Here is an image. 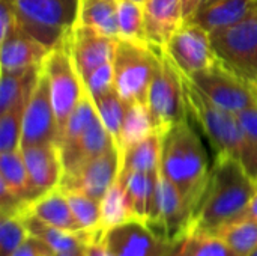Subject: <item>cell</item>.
Here are the masks:
<instances>
[{
  "label": "cell",
  "mask_w": 257,
  "mask_h": 256,
  "mask_svg": "<svg viewBox=\"0 0 257 256\" xmlns=\"http://www.w3.org/2000/svg\"><path fill=\"white\" fill-rule=\"evenodd\" d=\"M256 192V180L238 158L215 155L205 192L193 211L190 232L218 235L247 214Z\"/></svg>",
  "instance_id": "cell-1"
},
{
  "label": "cell",
  "mask_w": 257,
  "mask_h": 256,
  "mask_svg": "<svg viewBox=\"0 0 257 256\" xmlns=\"http://www.w3.org/2000/svg\"><path fill=\"white\" fill-rule=\"evenodd\" d=\"M161 137L160 170L194 211L211 172L202 139L187 118L172 125Z\"/></svg>",
  "instance_id": "cell-2"
},
{
  "label": "cell",
  "mask_w": 257,
  "mask_h": 256,
  "mask_svg": "<svg viewBox=\"0 0 257 256\" xmlns=\"http://www.w3.org/2000/svg\"><path fill=\"white\" fill-rule=\"evenodd\" d=\"M182 86L187 112L203 130L215 155L238 158L257 181V149L248 142L236 113L214 104L185 74H182Z\"/></svg>",
  "instance_id": "cell-3"
},
{
  "label": "cell",
  "mask_w": 257,
  "mask_h": 256,
  "mask_svg": "<svg viewBox=\"0 0 257 256\" xmlns=\"http://www.w3.org/2000/svg\"><path fill=\"white\" fill-rule=\"evenodd\" d=\"M21 30L53 50L71 35L81 0H8Z\"/></svg>",
  "instance_id": "cell-4"
},
{
  "label": "cell",
  "mask_w": 257,
  "mask_h": 256,
  "mask_svg": "<svg viewBox=\"0 0 257 256\" xmlns=\"http://www.w3.org/2000/svg\"><path fill=\"white\" fill-rule=\"evenodd\" d=\"M161 48L146 41L117 39L113 59L114 88L126 104L148 101Z\"/></svg>",
  "instance_id": "cell-5"
},
{
  "label": "cell",
  "mask_w": 257,
  "mask_h": 256,
  "mask_svg": "<svg viewBox=\"0 0 257 256\" xmlns=\"http://www.w3.org/2000/svg\"><path fill=\"white\" fill-rule=\"evenodd\" d=\"M221 65L247 83L257 80V5L241 21L209 33Z\"/></svg>",
  "instance_id": "cell-6"
},
{
  "label": "cell",
  "mask_w": 257,
  "mask_h": 256,
  "mask_svg": "<svg viewBox=\"0 0 257 256\" xmlns=\"http://www.w3.org/2000/svg\"><path fill=\"white\" fill-rule=\"evenodd\" d=\"M69 36L60 45L54 47L42 63V69L48 78L51 103L57 119L59 139L71 113L74 112L86 91L72 59Z\"/></svg>",
  "instance_id": "cell-7"
},
{
  "label": "cell",
  "mask_w": 257,
  "mask_h": 256,
  "mask_svg": "<svg viewBox=\"0 0 257 256\" xmlns=\"http://www.w3.org/2000/svg\"><path fill=\"white\" fill-rule=\"evenodd\" d=\"M148 107L158 133L187 118L182 72L173 63L166 48H161L158 65L148 92Z\"/></svg>",
  "instance_id": "cell-8"
},
{
  "label": "cell",
  "mask_w": 257,
  "mask_h": 256,
  "mask_svg": "<svg viewBox=\"0 0 257 256\" xmlns=\"http://www.w3.org/2000/svg\"><path fill=\"white\" fill-rule=\"evenodd\" d=\"M191 217V207L185 202L175 184L160 170L149 217L146 220L148 226L160 238L175 244L190 234Z\"/></svg>",
  "instance_id": "cell-9"
},
{
  "label": "cell",
  "mask_w": 257,
  "mask_h": 256,
  "mask_svg": "<svg viewBox=\"0 0 257 256\" xmlns=\"http://www.w3.org/2000/svg\"><path fill=\"white\" fill-rule=\"evenodd\" d=\"M188 78L214 104L229 112L239 113L256 104L250 83L238 77L220 62H217L211 68L191 74Z\"/></svg>",
  "instance_id": "cell-10"
},
{
  "label": "cell",
  "mask_w": 257,
  "mask_h": 256,
  "mask_svg": "<svg viewBox=\"0 0 257 256\" xmlns=\"http://www.w3.org/2000/svg\"><path fill=\"white\" fill-rule=\"evenodd\" d=\"M164 48L178 69L188 77L218 62L209 32L190 20H184Z\"/></svg>",
  "instance_id": "cell-11"
},
{
  "label": "cell",
  "mask_w": 257,
  "mask_h": 256,
  "mask_svg": "<svg viewBox=\"0 0 257 256\" xmlns=\"http://www.w3.org/2000/svg\"><path fill=\"white\" fill-rule=\"evenodd\" d=\"M120 170V152L117 146L87 160L69 174H63L60 189L63 192H80L101 201L114 184Z\"/></svg>",
  "instance_id": "cell-12"
},
{
  "label": "cell",
  "mask_w": 257,
  "mask_h": 256,
  "mask_svg": "<svg viewBox=\"0 0 257 256\" xmlns=\"http://www.w3.org/2000/svg\"><path fill=\"white\" fill-rule=\"evenodd\" d=\"M57 139H59V127L51 103L48 78L44 69L41 68L38 81L24 110L20 148L48 143V142L57 143Z\"/></svg>",
  "instance_id": "cell-13"
},
{
  "label": "cell",
  "mask_w": 257,
  "mask_h": 256,
  "mask_svg": "<svg viewBox=\"0 0 257 256\" xmlns=\"http://www.w3.org/2000/svg\"><path fill=\"white\" fill-rule=\"evenodd\" d=\"M104 243L114 256H166L173 246L137 219L108 229Z\"/></svg>",
  "instance_id": "cell-14"
},
{
  "label": "cell",
  "mask_w": 257,
  "mask_h": 256,
  "mask_svg": "<svg viewBox=\"0 0 257 256\" xmlns=\"http://www.w3.org/2000/svg\"><path fill=\"white\" fill-rule=\"evenodd\" d=\"M117 39L105 36L95 29L77 23L69 36L75 68L83 78L98 66L113 62Z\"/></svg>",
  "instance_id": "cell-15"
},
{
  "label": "cell",
  "mask_w": 257,
  "mask_h": 256,
  "mask_svg": "<svg viewBox=\"0 0 257 256\" xmlns=\"http://www.w3.org/2000/svg\"><path fill=\"white\" fill-rule=\"evenodd\" d=\"M114 139L104 127L102 121L95 119L77 139L59 145L63 174H69L87 160L114 148Z\"/></svg>",
  "instance_id": "cell-16"
},
{
  "label": "cell",
  "mask_w": 257,
  "mask_h": 256,
  "mask_svg": "<svg viewBox=\"0 0 257 256\" xmlns=\"http://www.w3.org/2000/svg\"><path fill=\"white\" fill-rule=\"evenodd\" d=\"M20 149L32 183L39 192L47 193L60 186L63 166L60 148L56 142L23 146Z\"/></svg>",
  "instance_id": "cell-17"
},
{
  "label": "cell",
  "mask_w": 257,
  "mask_h": 256,
  "mask_svg": "<svg viewBox=\"0 0 257 256\" xmlns=\"http://www.w3.org/2000/svg\"><path fill=\"white\" fill-rule=\"evenodd\" d=\"M143 9L146 41L164 48L184 23L182 0H146Z\"/></svg>",
  "instance_id": "cell-18"
},
{
  "label": "cell",
  "mask_w": 257,
  "mask_h": 256,
  "mask_svg": "<svg viewBox=\"0 0 257 256\" xmlns=\"http://www.w3.org/2000/svg\"><path fill=\"white\" fill-rule=\"evenodd\" d=\"M50 51V48L20 30L2 39V72H17L32 66H41Z\"/></svg>",
  "instance_id": "cell-19"
},
{
  "label": "cell",
  "mask_w": 257,
  "mask_h": 256,
  "mask_svg": "<svg viewBox=\"0 0 257 256\" xmlns=\"http://www.w3.org/2000/svg\"><path fill=\"white\" fill-rule=\"evenodd\" d=\"M256 5L257 0H203L188 20L211 33L241 21Z\"/></svg>",
  "instance_id": "cell-20"
},
{
  "label": "cell",
  "mask_w": 257,
  "mask_h": 256,
  "mask_svg": "<svg viewBox=\"0 0 257 256\" xmlns=\"http://www.w3.org/2000/svg\"><path fill=\"white\" fill-rule=\"evenodd\" d=\"M26 214H32V216L38 217L39 220H42L51 226L65 229V231L84 232V231H81L78 222L75 220V217L71 211V207L68 204L66 195L60 187L44 193L36 201H33L30 204V207L27 208Z\"/></svg>",
  "instance_id": "cell-21"
},
{
  "label": "cell",
  "mask_w": 257,
  "mask_h": 256,
  "mask_svg": "<svg viewBox=\"0 0 257 256\" xmlns=\"http://www.w3.org/2000/svg\"><path fill=\"white\" fill-rule=\"evenodd\" d=\"M161 133L155 131L120 151L119 174L157 170L161 161Z\"/></svg>",
  "instance_id": "cell-22"
},
{
  "label": "cell",
  "mask_w": 257,
  "mask_h": 256,
  "mask_svg": "<svg viewBox=\"0 0 257 256\" xmlns=\"http://www.w3.org/2000/svg\"><path fill=\"white\" fill-rule=\"evenodd\" d=\"M0 180L17 192L29 204V207L33 201L44 195L32 183L21 149L0 152Z\"/></svg>",
  "instance_id": "cell-23"
},
{
  "label": "cell",
  "mask_w": 257,
  "mask_h": 256,
  "mask_svg": "<svg viewBox=\"0 0 257 256\" xmlns=\"http://www.w3.org/2000/svg\"><path fill=\"white\" fill-rule=\"evenodd\" d=\"M41 66H32L17 72H2L0 84V112H9L18 104L27 101L38 81Z\"/></svg>",
  "instance_id": "cell-24"
},
{
  "label": "cell",
  "mask_w": 257,
  "mask_h": 256,
  "mask_svg": "<svg viewBox=\"0 0 257 256\" xmlns=\"http://www.w3.org/2000/svg\"><path fill=\"white\" fill-rule=\"evenodd\" d=\"M96 32L119 39L117 0H81L78 21Z\"/></svg>",
  "instance_id": "cell-25"
},
{
  "label": "cell",
  "mask_w": 257,
  "mask_h": 256,
  "mask_svg": "<svg viewBox=\"0 0 257 256\" xmlns=\"http://www.w3.org/2000/svg\"><path fill=\"white\" fill-rule=\"evenodd\" d=\"M155 125L148 107V103H134L128 104L126 113L123 118L120 139L117 143L119 152L125 148L131 146L133 143L148 137L149 134L155 133Z\"/></svg>",
  "instance_id": "cell-26"
},
{
  "label": "cell",
  "mask_w": 257,
  "mask_h": 256,
  "mask_svg": "<svg viewBox=\"0 0 257 256\" xmlns=\"http://www.w3.org/2000/svg\"><path fill=\"white\" fill-rule=\"evenodd\" d=\"M134 219L136 217L131 210L125 187L122 181L116 180L101 199V226L104 232H107L108 229Z\"/></svg>",
  "instance_id": "cell-27"
},
{
  "label": "cell",
  "mask_w": 257,
  "mask_h": 256,
  "mask_svg": "<svg viewBox=\"0 0 257 256\" xmlns=\"http://www.w3.org/2000/svg\"><path fill=\"white\" fill-rule=\"evenodd\" d=\"M92 101L96 107L99 119L102 121L104 127L108 130V133L113 136L114 143L117 146L128 104L122 100V97L119 95L114 86L102 94L92 97Z\"/></svg>",
  "instance_id": "cell-28"
},
{
  "label": "cell",
  "mask_w": 257,
  "mask_h": 256,
  "mask_svg": "<svg viewBox=\"0 0 257 256\" xmlns=\"http://www.w3.org/2000/svg\"><path fill=\"white\" fill-rule=\"evenodd\" d=\"M218 237H221L238 256H248L257 249V219L245 214L229 223Z\"/></svg>",
  "instance_id": "cell-29"
},
{
  "label": "cell",
  "mask_w": 257,
  "mask_h": 256,
  "mask_svg": "<svg viewBox=\"0 0 257 256\" xmlns=\"http://www.w3.org/2000/svg\"><path fill=\"white\" fill-rule=\"evenodd\" d=\"M65 195L81 231L104 237L105 232L101 226V201L80 192H65Z\"/></svg>",
  "instance_id": "cell-30"
},
{
  "label": "cell",
  "mask_w": 257,
  "mask_h": 256,
  "mask_svg": "<svg viewBox=\"0 0 257 256\" xmlns=\"http://www.w3.org/2000/svg\"><path fill=\"white\" fill-rule=\"evenodd\" d=\"M117 26L120 39L146 41L143 5L130 0H117Z\"/></svg>",
  "instance_id": "cell-31"
},
{
  "label": "cell",
  "mask_w": 257,
  "mask_h": 256,
  "mask_svg": "<svg viewBox=\"0 0 257 256\" xmlns=\"http://www.w3.org/2000/svg\"><path fill=\"white\" fill-rule=\"evenodd\" d=\"M98 118L99 116H98L96 107H95V104L92 101V97L89 95L87 91H84V95L81 97L80 103L77 104V107L71 113L57 145H62V143H66V142H71V140L77 139Z\"/></svg>",
  "instance_id": "cell-32"
},
{
  "label": "cell",
  "mask_w": 257,
  "mask_h": 256,
  "mask_svg": "<svg viewBox=\"0 0 257 256\" xmlns=\"http://www.w3.org/2000/svg\"><path fill=\"white\" fill-rule=\"evenodd\" d=\"M27 101L18 104L9 112L2 113L0 116V152L20 149L23 118H24Z\"/></svg>",
  "instance_id": "cell-33"
},
{
  "label": "cell",
  "mask_w": 257,
  "mask_h": 256,
  "mask_svg": "<svg viewBox=\"0 0 257 256\" xmlns=\"http://www.w3.org/2000/svg\"><path fill=\"white\" fill-rule=\"evenodd\" d=\"M30 235L23 217L6 216L0 220V256H11Z\"/></svg>",
  "instance_id": "cell-34"
},
{
  "label": "cell",
  "mask_w": 257,
  "mask_h": 256,
  "mask_svg": "<svg viewBox=\"0 0 257 256\" xmlns=\"http://www.w3.org/2000/svg\"><path fill=\"white\" fill-rule=\"evenodd\" d=\"M193 234V232H191ZM193 256H238L218 235L193 234Z\"/></svg>",
  "instance_id": "cell-35"
},
{
  "label": "cell",
  "mask_w": 257,
  "mask_h": 256,
  "mask_svg": "<svg viewBox=\"0 0 257 256\" xmlns=\"http://www.w3.org/2000/svg\"><path fill=\"white\" fill-rule=\"evenodd\" d=\"M84 89L89 92L90 97H95L98 94L105 92L107 89L114 86V71H113V62L104 63L84 75L81 78Z\"/></svg>",
  "instance_id": "cell-36"
},
{
  "label": "cell",
  "mask_w": 257,
  "mask_h": 256,
  "mask_svg": "<svg viewBox=\"0 0 257 256\" xmlns=\"http://www.w3.org/2000/svg\"><path fill=\"white\" fill-rule=\"evenodd\" d=\"M20 30L21 26L15 11L8 0H0V39H6Z\"/></svg>",
  "instance_id": "cell-37"
},
{
  "label": "cell",
  "mask_w": 257,
  "mask_h": 256,
  "mask_svg": "<svg viewBox=\"0 0 257 256\" xmlns=\"http://www.w3.org/2000/svg\"><path fill=\"white\" fill-rule=\"evenodd\" d=\"M54 250L35 235H29L26 241L11 256H53Z\"/></svg>",
  "instance_id": "cell-38"
},
{
  "label": "cell",
  "mask_w": 257,
  "mask_h": 256,
  "mask_svg": "<svg viewBox=\"0 0 257 256\" xmlns=\"http://www.w3.org/2000/svg\"><path fill=\"white\" fill-rule=\"evenodd\" d=\"M236 116L248 142L257 149V104L236 113Z\"/></svg>",
  "instance_id": "cell-39"
},
{
  "label": "cell",
  "mask_w": 257,
  "mask_h": 256,
  "mask_svg": "<svg viewBox=\"0 0 257 256\" xmlns=\"http://www.w3.org/2000/svg\"><path fill=\"white\" fill-rule=\"evenodd\" d=\"M166 256H193V234L190 232L175 243Z\"/></svg>",
  "instance_id": "cell-40"
},
{
  "label": "cell",
  "mask_w": 257,
  "mask_h": 256,
  "mask_svg": "<svg viewBox=\"0 0 257 256\" xmlns=\"http://www.w3.org/2000/svg\"><path fill=\"white\" fill-rule=\"evenodd\" d=\"M86 256H114L108 247L105 246L104 243V238L102 240H95L92 243L87 244L86 247Z\"/></svg>",
  "instance_id": "cell-41"
},
{
  "label": "cell",
  "mask_w": 257,
  "mask_h": 256,
  "mask_svg": "<svg viewBox=\"0 0 257 256\" xmlns=\"http://www.w3.org/2000/svg\"><path fill=\"white\" fill-rule=\"evenodd\" d=\"M203 0H182V12H184V20H188L194 11L199 8V5L202 3Z\"/></svg>",
  "instance_id": "cell-42"
},
{
  "label": "cell",
  "mask_w": 257,
  "mask_h": 256,
  "mask_svg": "<svg viewBox=\"0 0 257 256\" xmlns=\"http://www.w3.org/2000/svg\"><path fill=\"white\" fill-rule=\"evenodd\" d=\"M247 216H251V217H256L257 219V192L256 195H254V198H253V201H251V204H250V207H248Z\"/></svg>",
  "instance_id": "cell-43"
},
{
  "label": "cell",
  "mask_w": 257,
  "mask_h": 256,
  "mask_svg": "<svg viewBox=\"0 0 257 256\" xmlns=\"http://www.w3.org/2000/svg\"><path fill=\"white\" fill-rule=\"evenodd\" d=\"M53 256H86V249L77 252H54Z\"/></svg>",
  "instance_id": "cell-44"
},
{
  "label": "cell",
  "mask_w": 257,
  "mask_h": 256,
  "mask_svg": "<svg viewBox=\"0 0 257 256\" xmlns=\"http://www.w3.org/2000/svg\"><path fill=\"white\" fill-rule=\"evenodd\" d=\"M250 86H251V91H253V95H254V100H256L257 104V80L253 81V83H250Z\"/></svg>",
  "instance_id": "cell-45"
},
{
  "label": "cell",
  "mask_w": 257,
  "mask_h": 256,
  "mask_svg": "<svg viewBox=\"0 0 257 256\" xmlns=\"http://www.w3.org/2000/svg\"><path fill=\"white\" fill-rule=\"evenodd\" d=\"M130 2H136V3H140V5H145L146 0H130Z\"/></svg>",
  "instance_id": "cell-46"
},
{
  "label": "cell",
  "mask_w": 257,
  "mask_h": 256,
  "mask_svg": "<svg viewBox=\"0 0 257 256\" xmlns=\"http://www.w3.org/2000/svg\"><path fill=\"white\" fill-rule=\"evenodd\" d=\"M248 256H257V249L256 250H254V252H253V253H250V255Z\"/></svg>",
  "instance_id": "cell-47"
},
{
  "label": "cell",
  "mask_w": 257,
  "mask_h": 256,
  "mask_svg": "<svg viewBox=\"0 0 257 256\" xmlns=\"http://www.w3.org/2000/svg\"><path fill=\"white\" fill-rule=\"evenodd\" d=\"M256 183H257V181H256Z\"/></svg>",
  "instance_id": "cell-48"
}]
</instances>
